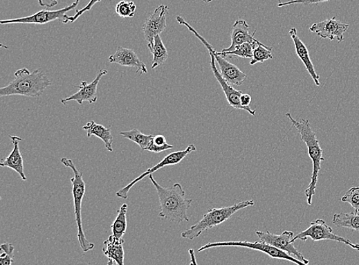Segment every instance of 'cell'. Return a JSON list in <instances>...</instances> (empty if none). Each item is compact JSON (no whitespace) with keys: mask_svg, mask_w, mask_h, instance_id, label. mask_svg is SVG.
Here are the masks:
<instances>
[{"mask_svg":"<svg viewBox=\"0 0 359 265\" xmlns=\"http://www.w3.org/2000/svg\"><path fill=\"white\" fill-rule=\"evenodd\" d=\"M9 137L12 143L13 149L10 154L7 156L6 158L2 160L1 163H0V166L2 167H8L16 171L20 176L21 180L26 181L27 178L24 172V157L21 156L19 149V143L23 140V139L17 137V136L10 135Z\"/></svg>","mask_w":359,"mask_h":265,"instance_id":"17","label":"cell"},{"mask_svg":"<svg viewBox=\"0 0 359 265\" xmlns=\"http://www.w3.org/2000/svg\"><path fill=\"white\" fill-rule=\"evenodd\" d=\"M308 238H311L313 241L330 240L335 241L340 243H344L347 246L351 244L349 240L341 237V236L333 232V228L329 226L326 221L323 219H318L312 221L310 227L306 230L300 232L292 239L293 243L297 240L306 241Z\"/></svg>","mask_w":359,"mask_h":265,"instance_id":"9","label":"cell"},{"mask_svg":"<svg viewBox=\"0 0 359 265\" xmlns=\"http://www.w3.org/2000/svg\"><path fill=\"white\" fill-rule=\"evenodd\" d=\"M203 1L206 3H210L212 2V0H203Z\"/></svg>","mask_w":359,"mask_h":265,"instance_id":"40","label":"cell"},{"mask_svg":"<svg viewBox=\"0 0 359 265\" xmlns=\"http://www.w3.org/2000/svg\"><path fill=\"white\" fill-rule=\"evenodd\" d=\"M342 202L348 203L354 208L355 212L359 213V186L351 188L343 196Z\"/></svg>","mask_w":359,"mask_h":265,"instance_id":"29","label":"cell"},{"mask_svg":"<svg viewBox=\"0 0 359 265\" xmlns=\"http://www.w3.org/2000/svg\"><path fill=\"white\" fill-rule=\"evenodd\" d=\"M241 247V248H247L249 249L259 250L267 255H268L270 259H279V260H284L287 262H291L297 265H309L302 262H300L296 257H292L288 254L283 252V250H279L277 248L273 247L267 243H265L261 241H257L255 242H250L248 241H219V242H212L207 243L206 245L201 247L198 252H203L204 250L210 249L212 248L217 247Z\"/></svg>","mask_w":359,"mask_h":265,"instance_id":"7","label":"cell"},{"mask_svg":"<svg viewBox=\"0 0 359 265\" xmlns=\"http://www.w3.org/2000/svg\"><path fill=\"white\" fill-rule=\"evenodd\" d=\"M61 163L64 167L73 170L74 173V176L71 179V183L73 184L75 221L77 227V239L82 252L87 253L94 249L95 245L86 238L82 226V209L83 199L86 192V185L83 179V174L80 170L77 169L73 160L63 157L61 160Z\"/></svg>","mask_w":359,"mask_h":265,"instance_id":"4","label":"cell"},{"mask_svg":"<svg viewBox=\"0 0 359 265\" xmlns=\"http://www.w3.org/2000/svg\"><path fill=\"white\" fill-rule=\"evenodd\" d=\"M333 223L337 227L347 228L351 230L359 231V213H335Z\"/></svg>","mask_w":359,"mask_h":265,"instance_id":"23","label":"cell"},{"mask_svg":"<svg viewBox=\"0 0 359 265\" xmlns=\"http://www.w3.org/2000/svg\"><path fill=\"white\" fill-rule=\"evenodd\" d=\"M330 0H291V1L282 3L279 2L277 4L278 7H283L292 4H303V5H311V4H319L321 3L328 2Z\"/></svg>","mask_w":359,"mask_h":265,"instance_id":"32","label":"cell"},{"mask_svg":"<svg viewBox=\"0 0 359 265\" xmlns=\"http://www.w3.org/2000/svg\"><path fill=\"white\" fill-rule=\"evenodd\" d=\"M128 210L127 204L122 205L118 211V216L115 219L112 226V232L115 237L123 239L127 228V212Z\"/></svg>","mask_w":359,"mask_h":265,"instance_id":"24","label":"cell"},{"mask_svg":"<svg viewBox=\"0 0 359 265\" xmlns=\"http://www.w3.org/2000/svg\"><path fill=\"white\" fill-rule=\"evenodd\" d=\"M254 34L250 33V26L246 23V21L243 19L236 20L232 27L231 35L232 45L222 50L221 53L232 52L235 47L242 45L243 43L259 42V41L255 39Z\"/></svg>","mask_w":359,"mask_h":265,"instance_id":"18","label":"cell"},{"mask_svg":"<svg viewBox=\"0 0 359 265\" xmlns=\"http://www.w3.org/2000/svg\"><path fill=\"white\" fill-rule=\"evenodd\" d=\"M254 205L253 200H246V201H242L232 206L222 207L219 209L214 208V209L210 210L199 223L182 232V238L190 240L198 238L208 229L224 223L225 221L232 218L237 212Z\"/></svg>","mask_w":359,"mask_h":265,"instance_id":"5","label":"cell"},{"mask_svg":"<svg viewBox=\"0 0 359 265\" xmlns=\"http://www.w3.org/2000/svg\"><path fill=\"white\" fill-rule=\"evenodd\" d=\"M189 254L190 255V265H198L195 255V250H194L193 249H190Z\"/></svg>","mask_w":359,"mask_h":265,"instance_id":"37","label":"cell"},{"mask_svg":"<svg viewBox=\"0 0 359 265\" xmlns=\"http://www.w3.org/2000/svg\"><path fill=\"white\" fill-rule=\"evenodd\" d=\"M80 2V0H75L70 6L64 7V8L57 10H41L33 15L19 19H12L0 21L1 25L8 24H35V25H44L51 21L59 20L62 21L64 24L68 16L67 13L71 10L77 8V6Z\"/></svg>","mask_w":359,"mask_h":265,"instance_id":"8","label":"cell"},{"mask_svg":"<svg viewBox=\"0 0 359 265\" xmlns=\"http://www.w3.org/2000/svg\"><path fill=\"white\" fill-rule=\"evenodd\" d=\"M109 73V71L102 69L95 77V80L89 84L86 81H83L81 85L76 86L78 91L74 95L62 99V104L66 105L70 102H76L79 104H83L87 102L89 104L96 103L98 101V86L102 78Z\"/></svg>","mask_w":359,"mask_h":265,"instance_id":"13","label":"cell"},{"mask_svg":"<svg viewBox=\"0 0 359 265\" xmlns=\"http://www.w3.org/2000/svg\"><path fill=\"white\" fill-rule=\"evenodd\" d=\"M153 142L156 146H165L167 145V138L161 134L154 136Z\"/></svg>","mask_w":359,"mask_h":265,"instance_id":"35","label":"cell"},{"mask_svg":"<svg viewBox=\"0 0 359 265\" xmlns=\"http://www.w3.org/2000/svg\"><path fill=\"white\" fill-rule=\"evenodd\" d=\"M107 265H114V262L111 259H109V262H107Z\"/></svg>","mask_w":359,"mask_h":265,"instance_id":"39","label":"cell"},{"mask_svg":"<svg viewBox=\"0 0 359 265\" xmlns=\"http://www.w3.org/2000/svg\"><path fill=\"white\" fill-rule=\"evenodd\" d=\"M261 44V42L257 43H243V44L235 47L232 52L228 53H219L222 57L228 55H236L241 57L243 59H252L254 49L257 45Z\"/></svg>","mask_w":359,"mask_h":265,"instance_id":"26","label":"cell"},{"mask_svg":"<svg viewBox=\"0 0 359 265\" xmlns=\"http://www.w3.org/2000/svg\"><path fill=\"white\" fill-rule=\"evenodd\" d=\"M109 62L113 64H118L124 67L136 68V73H148L145 63L131 48L118 47L116 53L109 57Z\"/></svg>","mask_w":359,"mask_h":265,"instance_id":"15","label":"cell"},{"mask_svg":"<svg viewBox=\"0 0 359 265\" xmlns=\"http://www.w3.org/2000/svg\"><path fill=\"white\" fill-rule=\"evenodd\" d=\"M100 1H102V0H90V2L87 5H86V6H84L83 9L80 10H77L76 13L73 17L68 16L64 24H67L68 23H75V21L79 17H82L84 12L90 11L92 9L93 6H94L97 3H100Z\"/></svg>","mask_w":359,"mask_h":265,"instance_id":"31","label":"cell"},{"mask_svg":"<svg viewBox=\"0 0 359 265\" xmlns=\"http://www.w3.org/2000/svg\"><path fill=\"white\" fill-rule=\"evenodd\" d=\"M256 235L260 241L282 250L292 257L295 256L300 262L306 264L310 263V261L305 259L304 255L299 252L296 247L293 246V243L291 241L294 237L293 232L284 231L281 235H275L269 232H263L261 231H257Z\"/></svg>","mask_w":359,"mask_h":265,"instance_id":"11","label":"cell"},{"mask_svg":"<svg viewBox=\"0 0 359 265\" xmlns=\"http://www.w3.org/2000/svg\"><path fill=\"white\" fill-rule=\"evenodd\" d=\"M83 130L87 131L88 138H91V136H96L102 140L105 145V147L109 152H113V138L110 128H106L102 125H99L95 122L94 120L83 127Z\"/></svg>","mask_w":359,"mask_h":265,"instance_id":"21","label":"cell"},{"mask_svg":"<svg viewBox=\"0 0 359 265\" xmlns=\"http://www.w3.org/2000/svg\"><path fill=\"white\" fill-rule=\"evenodd\" d=\"M291 37L293 41L294 46H295L296 53L300 59L303 62L304 66L310 74L315 85L320 86V75L315 71L313 64L311 61L310 53H309L308 48L304 43L300 39L297 35V30L295 28H291L289 32Z\"/></svg>","mask_w":359,"mask_h":265,"instance_id":"19","label":"cell"},{"mask_svg":"<svg viewBox=\"0 0 359 265\" xmlns=\"http://www.w3.org/2000/svg\"><path fill=\"white\" fill-rule=\"evenodd\" d=\"M272 47L261 44L257 45L254 49L253 58L250 62V66H255L257 63H263L273 59Z\"/></svg>","mask_w":359,"mask_h":265,"instance_id":"27","label":"cell"},{"mask_svg":"<svg viewBox=\"0 0 359 265\" xmlns=\"http://www.w3.org/2000/svg\"><path fill=\"white\" fill-rule=\"evenodd\" d=\"M149 49L154 56L151 66L153 69L163 66L168 60L167 48L163 44L160 35L155 37L153 46Z\"/></svg>","mask_w":359,"mask_h":265,"instance_id":"22","label":"cell"},{"mask_svg":"<svg viewBox=\"0 0 359 265\" xmlns=\"http://www.w3.org/2000/svg\"><path fill=\"white\" fill-rule=\"evenodd\" d=\"M14 246L10 243H3L1 245L3 253L0 255V265H12L14 261Z\"/></svg>","mask_w":359,"mask_h":265,"instance_id":"30","label":"cell"},{"mask_svg":"<svg viewBox=\"0 0 359 265\" xmlns=\"http://www.w3.org/2000/svg\"><path fill=\"white\" fill-rule=\"evenodd\" d=\"M212 53L214 55L215 60H217L219 64L221 75L228 84L241 86L246 81L248 75L243 73L239 67H237L234 64L226 60L224 57H222L219 53L214 51V48H212Z\"/></svg>","mask_w":359,"mask_h":265,"instance_id":"16","label":"cell"},{"mask_svg":"<svg viewBox=\"0 0 359 265\" xmlns=\"http://www.w3.org/2000/svg\"><path fill=\"white\" fill-rule=\"evenodd\" d=\"M176 20L178 23L181 25H183L189 28V30L192 32L196 37L203 43L206 48L208 49V53L211 57V68L212 70V73L214 75V77L217 78V80L221 85L222 91H224L227 101L230 105H231L233 109L243 110L248 112L250 116H255L256 111L250 109V107H245L241 104V96L243 95V92L241 91L234 89L232 86L228 84L225 80L224 77L220 73V71L217 67V63H215L214 55L212 53V46L203 37L199 35L195 28H192L187 21L181 17H177Z\"/></svg>","mask_w":359,"mask_h":265,"instance_id":"6","label":"cell"},{"mask_svg":"<svg viewBox=\"0 0 359 265\" xmlns=\"http://www.w3.org/2000/svg\"><path fill=\"white\" fill-rule=\"evenodd\" d=\"M286 117L288 118L293 126L296 127L301 136V140L306 143L309 156H310L313 162L311 181L308 185V188L305 190L307 203L308 205H312L313 197L315 195L318 183L321 163L325 160L323 157L322 149L320 147L317 134L313 131L311 125L307 120L303 119L302 121H297L292 117L290 113H286Z\"/></svg>","mask_w":359,"mask_h":265,"instance_id":"3","label":"cell"},{"mask_svg":"<svg viewBox=\"0 0 359 265\" xmlns=\"http://www.w3.org/2000/svg\"><path fill=\"white\" fill-rule=\"evenodd\" d=\"M122 137L131 140L138 145L142 152L147 150V147L154 139V135H147L141 133L138 129H133L131 131L120 132Z\"/></svg>","mask_w":359,"mask_h":265,"instance_id":"25","label":"cell"},{"mask_svg":"<svg viewBox=\"0 0 359 265\" xmlns=\"http://www.w3.org/2000/svg\"><path fill=\"white\" fill-rule=\"evenodd\" d=\"M172 148H174V146L169 145V143H167V145H166L165 146H156V145H154L153 140H152L151 143H150V145L147 147V150L149 152L159 154V153H162L163 152H166V150H169Z\"/></svg>","mask_w":359,"mask_h":265,"instance_id":"33","label":"cell"},{"mask_svg":"<svg viewBox=\"0 0 359 265\" xmlns=\"http://www.w3.org/2000/svg\"><path fill=\"white\" fill-rule=\"evenodd\" d=\"M349 247L353 248V249H356L357 250H359V244H353V243H351V244L349 246Z\"/></svg>","mask_w":359,"mask_h":265,"instance_id":"38","label":"cell"},{"mask_svg":"<svg viewBox=\"0 0 359 265\" xmlns=\"http://www.w3.org/2000/svg\"><path fill=\"white\" fill-rule=\"evenodd\" d=\"M196 147L194 145H190L187 148L184 150H181V152H176L174 153H171L167 155L165 158L160 161L159 163L155 165L154 167L151 168H149L145 173L142 174L138 177H136L135 180L131 181L125 188H122L119 191L116 192V196L118 198L127 199L129 196V192H130L131 189L133 186L141 181L147 176L152 175L155 173V172L168 166H174V165H176L179 163H181L185 158L186 156H188L190 153L196 152Z\"/></svg>","mask_w":359,"mask_h":265,"instance_id":"10","label":"cell"},{"mask_svg":"<svg viewBox=\"0 0 359 265\" xmlns=\"http://www.w3.org/2000/svg\"><path fill=\"white\" fill-rule=\"evenodd\" d=\"M136 10V4L132 1H125V0H122V1L119 2L116 8H115V11L118 15L122 18H133L135 15Z\"/></svg>","mask_w":359,"mask_h":265,"instance_id":"28","label":"cell"},{"mask_svg":"<svg viewBox=\"0 0 359 265\" xmlns=\"http://www.w3.org/2000/svg\"><path fill=\"white\" fill-rule=\"evenodd\" d=\"M168 10L169 7L166 5L163 4L158 6L152 15L143 24L142 32L149 48L153 46L155 37L166 30Z\"/></svg>","mask_w":359,"mask_h":265,"instance_id":"12","label":"cell"},{"mask_svg":"<svg viewBox=\"0 0 359 265\" xmlns=\"http://www.w3.org/2000/svg\"><path fill=\"white\" fill-rule=\"evenodd\" d=\"M39 6L46 7V10L53 8L57 4V0H38Z\"/></svg>","mask_w":359,"mask_h":265,"instance_id":"34","label":"cell"},{"mask_svg":"<svg viewBox=\"0 0 359 265\" xmlns=\"http://www.w3.org/2000/svg\"><path fill=\"white\" fill-rule=\"evenodd\" d=\"M15 78L5 87L0 89V97L13 95L39 98L52 85L48 77L39 69L30 71L26 68L16 71Z\"/></svg>","mask_w":359,"mask_h":265,"instance_id":"2","label":"cell"},{"mask_svg":"<svg viewBox=\"0 0 359 265\" xmlns=\"http://www.w3.org/2000/svg\"><path fill=\"white\" fill-rule=\"evenodd\" d=\"M125 240L111 235L104 242L103 253L109 259L116 262L117 265H125Z\"/></svg>","mask_w":359,"mask_h":265,"instance_id":"20","label":"cell"},{"mask_svg":"<svg viewBox=\"0 0 359 265\" xmlns=\"http://www.w3.org/2000/svg\"><path fill=\"white\" fill-rule=\"evenodd\" d=\"M153 175V174H152ZM152 175L149 180L156 188L160 204L159 217L176 223L189 221L188 210L192 200L185 198V192L181 183H175L171 188H163Z\"/></svg>","mask_w":359,"mask_h":265,"instance_id":"1","label":"cell"},{"mask_svg":"<svg viewBox=\"0 0 359 265\" xmlns=\"http://www.w3.org/2000/svg\"><path fill=\"white\" fill-rule=\"evenodd\" d=\"M349 27V25L342 24L340 20L333 17L314 24L310 28V31L322 39H328L330 41L336 39L341 42L344 40V34L347 32Z\"/></svg>","mask_w":359,"mask_h":265,"instance_id":"14","label":"cell"},{"mask_svg":"<svg viewBox=\"0 0 359 265\" xmlns=\"http://www.w3.org/2000/svg\"><path fill=\"white\" fill-rule=\"evenodd\" d=\"M251 96L248 94H243L241 96V102L243 106L250 107L251 103Z\"/></svg>","mask_w":359,"mask_h":265,"instance_id":"36","label":"cell"}]
</instances>
